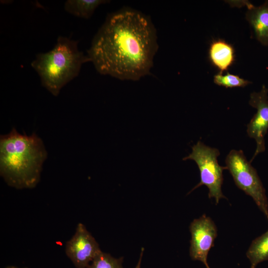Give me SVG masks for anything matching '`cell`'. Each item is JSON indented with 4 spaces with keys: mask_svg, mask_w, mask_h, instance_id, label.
Instances as JSON below:
<instances>
[{
    "mask_svg": "<svg viewBox=\"0 0 268 268\" xmlns=\"http://www.w3.org/2000/svg\"><path fill=\"white\" fill-rule=\"evenodd\" d=\"M123 258H116L101 251L90 263L87 268H123Z\"/></svg>",
    "mask_w": 268,
    "mask_h": 268,
    "instance_id": "13",
    "label": "cell"
},
{
    "mask_svg": "<svg viewBox=\"0 0 268 268\" xmlns=\"http://www.w3.org/2000/svg\"><path fill=\"white\" fill-rule=\"evenodd\" d=\"M108 1L105 0H67L65 3L64 8L67 12L75 16L88 19L100 5Z\"/></svg>",
    "mask_w": 268,
    "mask_h": 268,
    "instance_id": "11",
    "label": "cell"
},
{
    "mask_svg": "<svg viewBox=\"0 0 268 268\" xmlns=\"http://www.w3.org/2000/svg\"><path fill=\"white\" fill-rule=\"evenodd\" d=\"M268 89L263 85L259 92H253L250 94L249 104L257 109L249 123L247 125V133L250 138H254L257 144L255 153L251 160L265 150V136L268 130Z\"/></svg>",
    "mask_w": 268,
    "mask_h": 268,
    "instance_id": "8",
    "label": "cell"
},
{
    "mask_svg": "<svg viewBox=\"0 0 268 268\" xmlns=\"http://www.w3.org/2000/svg\"><path fill=\"white\" fill-rule=\"evenodd\" d=\"M143 251H144V249L142 248L141 250V253L140 254V256H139L138 262L135 268H140Z\"/></svg>",
    "mask_w": 268,
    "mask_h": 268,
    "instance_id": "15",
    "label": "cell"
},
{
    "mask_svg": "<svg viewBox=\"0 0 268 268\" xmlns=\"http://www.w3.org/2000/svg\"><path fill=\"white\" fill-rule=\"evenodd\" d=\"M237 6L246 5V18L254 32V36L262 45L268 46V0L260 6H255L247 0L229 2Z\"/></svg>",
    "mask_w": 268,
    "mask_h": 268,
    "instance_id": "9",
    "label": "cell"
},
{
    "mask_svg": "<svg viewBox=\"0 0 268 268\" xmlns=\"http://www.w3.org/2000/svg\"><path fill=\"white\" fill-rule=\"evenodd\" d=\"M226 167L237 187L252 198L268 221V201L258 173L241 150H231L225 159Z\"/></svg>",
    "mask_w": 268,
    "mask_h": 268,
    "instance_id": "4",
    "label": "cell"
},
{
    "mask_svg": "<svg viewBox=\"0 0 268 268\" xmlns=\"http://www.w3.org/2000/svg\"><path fill=\"white\" fill-rule=\"evenodd\" d=\"M211 64L219 70L220 73L227 71L235 61L233 46L225 41L218 39L213 40L208 50Z\"/></svg>",
    "mask_w": 268,
    "mask_h": 268,
    "instance_id": "10",
    "label": "cell"
},
{
    "mask_svg": "<svg viewBox=\"0 0 268 268\" xmlns=\"http://www.w3.org/2000/svg\"><path fill=\"white\" fill-rule=\"evenodd\" d=\"M47 157L44 143L35 133L28 135L13 128L8 134L0 135V174L10 187L34 188Z\"/></svg>",
    "mask_w": 268,
    "mask_h": 268,
    "instance_id": "2",
    "label": "cell"
},
{
    "mask_svg": "<svg viewBox=\"0 0 268 268\" xmlns=\"http://www.w3.org/2000/svg\"><path fill=\"white\" fill-rule=\"evenodd\" d=\"M213 81L216 84L226 88L244 87L252 83L238 75L228 72L224 75L220 73L214 75Z\"/></svg>",
    "mask_w": 268,
    "mask_h": 268,
    "instance_id": "14",
    "label": "cell"
},
{
    "mask_svg": "<svg viewBox=\"0 0 268 268\" xmlns=\"http://www.w3.org/2000/svg\"><path fill=\"white\" fill-rule=\"evenodd\" d=\"M6 268H18L13 267V266H9V267H6Z\"/></svg>",
    "mask_w": 268,
    "mask_h": 268,
    "instance_id": "16",
    "label": "cell"
},
{
    "mask_svg": "<svg viewBox=\"0 0 268 268\" xmlns=\"http://www.w3.org/2000/svg\"><path fill=\"white\" fill-rule=\"evenodd\" d=\"M192 148V153L183 160L190 159L196 162L200 170L201 180L189 193L205 185L209 190L208 198L214 199L217 204L220 199H226L222 193L221 186L223 181V171L227 167L221 166L218 163L217 158L220 155L218 149L205 145L201 141Z\"/></svg>",
    "mask_w": 268,
    "mask_h": 268,
    "instance_id": "5",
    "label": "cell"
},
{
    "mask_svg": "<svg viewBox=\"0 0 268 268\" xmlns=\"http://www.w3.org/2000/svg\"><path fill=\"white\" fill-rule=\"evenodd\" d=\"M88 62V56L79 50L78 41L59 36L54 47L37 54L31 65L42 86L57 96L65 85L78 76L82 65Z\"/></svg>",
    "mask_w": 268,
    "mask_h": 268,
    "instance_id": "3",
    "label": "cell"
},
{
    "mask_svg": "<svg viewBox=\"0 0 268 268\" xmlns=\"http://www.w3.org/2000/svg\"><path fill=\"white\" fill-rule=\"evenodd\" d=\"M99 245L84 224L79 223L66 245V254L76 268H87L101 252Z\"/></svg>",
    "mask_w": 268,
    "mask_h": 268,
    "instance_id": "7",
    "label": "cell"
},
{
    "mask_svg": "<svg viewBox=\"0 0 268 268\" xmlns=\"http://www.w3.org/2000/svg\"><path fill=\"white\" fill-rule=\"evenodd\" d=\"M191 234L190 256L195 261L202 262L206 268H210L207 261L210 249L214 245L217 230L214 222L205 214L195 219L190 225Z\"/></svg>",
    "mask_w": 268,
    "mask_h": 268,
    "instance_id": "6",
    "label": "cell"
},
{
    "mask_svg": "<svg viewBox=\"0 0 268 268\" xmlns=\"http://www.w3.org/2000/svg\"><path fill=\"white\" fill-rule=\"evenodd\" d=\"M158 48L150 18L125 7L108 15L87 56L100 74L136 81L150 74Z\"/></svg>",
    "mask_w": 268,
    "mask_h": 268,
    "instance_id": "1",
    "label": "cell"
},
{
    "mask_svg": "<svg viewBox=\"0 0 268 268\" xmlns=\"http://www.w3.org/2000/svg\"><path fill=\"white\" fill-rule=\"evenodd\" d=\"M250 268H256L261 263L268 260V229L251 243L246 252Z\"/></svg>",
    "mask_w": 268,
    "mask_h": 268,
    "instance_id": "12",
    "label": "cell"
}]
</instances>
